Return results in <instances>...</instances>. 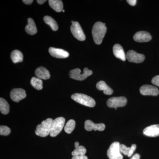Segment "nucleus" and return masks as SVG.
<instances>
[{
    "instance_id": "nucleus-1",
    "label": "nucleus",
    "mask_w": 159,
    "mask_h": 159,
    "mask_svg": "<svg viewBox=\"0 0 159 159\" xmlns=\"http://www.w3.org/2000/svg\"><path fill=\"white\" fill-rule=\"evenodd\" d=\"M107 32L105 24L101 22L95 23L92 30V34L95 43L97 45L102 43Z\"/></svg>"
},
{
    "instance_id": "nucleus-2",
    "label": "nucleus",
    "mask_w": 159,
    "mask_h": 159,
    "mask_svg": "<svg viewBox=\"0 0 159 159\" xmlns=\"http://www.w3.org/2000/svg\"><path fill=\"white\" fill-rule=\"evenodd\" d=\"M53 120L51 118H48L43 121L36 127L35 134L39 136L42 137H46L49 135L51 133V124Z\"/></svg>"
},
{
    "instance_id": "nucleus-3",
    "label": "nucleus",
    "mask_w": 159,
    "mask_h": 159,
    "mask_svg": "<svg viewBox=\"0 0 159 159\" xmlns=\"http://www.w3.org/2000/svg\"><path fill=\"white\" fill-rule=\"evenodd\" d=\"M71 98L82 105L93 107L96 105V102L93 98L90 97L81 93H75L71 96Z\"/></svg>"
},
{
    "instance_id": "nucleus-4",
    "label": "nucleus",
    "mask_w": 159,
    "mask_h": 159,
    "mask_svg": "<svg viewBox=\"0 0 159 159\" xmlns=\"http://www.w3.org/2000/svg\"><path fill=\"white\" fill-rule=\"evenodd\" d=\"M65 119L63 117H58L53 120L51 124L50 136L55 137L61 131L64 126Z\"/></svg>"
},
{
    "instance_id": "nucleus-5",
    "label": "nucleus",
    "mask_w": 159,
    "mask_h": 159,
    "mask_svg": "<svg viewBox=\"0 0 159 159\" xmlns=\"http://www.w3.org/2000/svg\"><path fill=\"white\" fill-rule=\"evenodd\" d=\"M93 74V71L89 70L87 68L84 70L83 74H81L80 69L77 68L71 70L70 72V77L72 79L77 80H83Z\"/></svg>"
},
{
    "instance_id": "nucleus-6",
    "label": "nucleus",
    "mask_w": 159,
    "mask_h": 159,
    "mask_svg": "<svg viewBox=\"0 0 159 159\" xmlns=\"http://www.w3.org/2000/svg\"><path fill=\"white\" fill-rule=\"evenodd\" d=\"M127 102V99L125 97H113L107 100V104L109 107L117 108L125 106Z\"/></svg>"
},
{
    "instance_id": "nucleus-7",
    "label": "nucleus",
    "mask_w": 159,
    "mask_h": 159,
    "mask_svg": "<svg viewBox=\"0 0 159 159\" xmlns=\"http://www.w3.org/2000/svg\"><path fill=\"white\" fill-rule=\"evenodd\" d=\"M70 30L74 37L78 40L82 41L85 39V34L79 23L74 22L71 26Z\"/></svg>"
},
{
    "instance_id": "nucleus-8",
    "label": "nucleus",
    "mask_w": 159,
    "mask_h": 159,
    "mask_svg": "<svg viewBox=\"0 0 159 159\" xmlns=\"http://www.w3.org/2000/svg\"><path fill=\"white\" fill-rule=\"evenodd\" d=\"M126 58L129 62L139 63L145 60V56L143 54H139L135 51L130 50L126 53Z\"/></svg>"
},
{
    "instance_id": "nucleus-9",
    "label": "nucleus",
    "mask_w": 159,
    "mask_h": 159,
    "mask_svg": "<svg viewBox=\"0 0 159 159\" xmlns=\"http://www.w3.org/2000/svg\"><path fill=\"white\" fill-rule=\"evenodd\" d=\"M141 94L144 96H157L158 95V89L154 86L145 84L142 86L140 89Z\"/></svg>"
},
{
    "instance_id": "nucleus-10",
    "label": "nucleus",
    "mask_w": 159,
    "mask_h": 159,
    "mask_svg": "<svg viewBox=\"0 0 159 159\" xmlns=\"http://www.w3.org/2000/svg\"><path fill=\"white\" fill-rule=\"evenodd\" d=\"M10 97L13 101L19 102L26 97V92L22 89H14L10 92Z\"/></svg>"
},
{
    "instance_id": "nucleus-11",
    "label": "nucleus",
    "mask_w": 159,
    "mask_h": 159,
    "mask_svg": "<svg viewBox=\"0 0 159 159\" xmlns=\"http://www.w3.org/2000/svg\"><path fill=\"white\" fill-rule=\"evenodd\" d=\"M120 145V143L117 142H114L111 144L107 151V156L109 158H113L121 154Z\"/></svg>"
},
{
    "instance_id": "nucleus-12",
    "label": "nucleus",
    "mask_w": 159,
    "mask_h": 159,
    "mask_svg": "<svg viewBox=\"0 0 159 159\" xmlns=\"http://www.w3.org/2000/svg\"><path fill=\"white\" fill-rule=\"evenodd\" d=\"M84 128L89 131L93 130L103 131L105 129V125L102 123L95 124L91 120H87L84 123Z\"/></svg>"
},
{
    "instance_id": "nucleus-13",
    "label": "nucleus",
    "mask_w": 159,
    "mask_h": 159,
    "mask_svg": "<svg viewBox=\"0 0 159 159\" xmlns=\"http://www.w3.org/2000/svg\"><path fill=\"white\" fill-rule=\"evenodd\" d=\"M133 38L137 42H147L151 40L152 36L147 31H140L134 35Z\"/></svg>"
},
{
    "instance_id": "nucleus-14",
    "label": "nucleus",
    "mask_w": 159,
    "mask_h": 159,
    "mask_svg": "<svg viewBox=\"0 0 159 159\" xmlns=\"http://www.w3.org/2000/svg\"><path fill=\"white\" fill-rule=\"evenodd\" d=\"M49 52L51 56L57 58H65L69 56V53L61 49L50 48Z\"/></svg>"
},
{
    "instance_id": "nucleus-15",
    "label": "nucleus",
    "mask_w": 159,
    "mask_h": 159,
    "mask_svg": "<svg viewBox=\"0 0 159 159\" xmlns=\"http://www.w3.org/2000/svg\"><path fill=\"white\" fill-rule=\"evenodd\" d=\"M143 134L146 136L156 137L159 136V125H152L144 129Z\"/></svg>"
},
{
    "instance_id": "nucleus-16",
    "label": "nucleus",
    "mask_w": 159,
    "mask_h": 159,
    "mask_svg": "<svg viewBox=\"0 0 159 159\" xmlns=\"http://www.w3.org/2000/svg\"><path fill=\"white\" fill-rule=\"evenodd\" d=\"M113 51L114 55L117 58L122 60L123 61H125L126 60V55L122 46L120 45L119 44H115L113 48Z\"/></svg>"
},
{
    "instance_id": "nucleus-17",
    "label": "nucleus",
    "mask_w": 159,
    "mask_h": 159,
    "mask_svg": "<svg viewBox=\"0 0 159 159\" xmlns=\"http://www.w3.org/2000/svg\"><path fill=\"white\" fill-rule=\"evenodd\" d=\"M35 75L37 78L45 80L49 79L51 77L49 71L42 66L39 67L35 70Z\"/></svg>"
},
{
    "instance_id": "nucleus-18",
    "label": "nucleus",
    "mask_w": 159,
    "mask_h": 159,
    "mask_svg": "<svg viewBox=\"0 0 159 159\" xmlns=\"http://www.w3.org/2000/svg\"><path fill=\"white\" fill-rule=\"evenodd\" d=\"M28 25L26 26L25 31L28 34L30 35H34L37 32V29L34 21L32 18L28 19Z\"/></svg>"
},
{
    "instance_id": "nucleus-19",
    "label": "nucleus",
    "mask_w": 159,
    "mask_h": 159,
    "mask_svg": "<svg viewBox=\"0 0 159 159\" xmlns=\"http://www.w3.org/2000/svg\"><path fill=\"white\" fill-rule=\"evenodd\" d=\"M97 88L98 90L102 91L106 95H111L113 93V91L110 88L104 81L101 80L97 83Z\"/></svg>"
},
{
    "instance_id": "nucleus-20",
    "label": "nucleus",
    "mask_w": 159,
    "mask_h": 159,
    "mask_svg": "<svg viewBox=\"0 0 159 159\" xmlns=\"http://www.w3.org/2000/svg\"><path fill=\"white\" fill-rule=\"evenodd\" d=\"M49 4L51 8L57 12H61L63 10V5L62 1L60 0H50Z\"/></svg>"
},
{
    "instance_id": "nucleus-21",
    "label": "nucleus",
    "mask_w": 159,
    "mask_h": 159,
    "mask_svg": "<svg viewBox=\"0 0 159 159\" xmlns=\"http://www.w3.org/2000/svg\"><path fill=\"white\" fill-rule=\"evenodd\" d=\"M11 58L14 63L22 62L23 61V54L18 50H14L11 53Z\"/></svg>"
},
{
    "instance_id": "nucleus-22",
    "label": "nucleus",
    "mask_w": 159,
    "mask_h": 159,
    "mask_svg": "<svg viewBox=\"0 0 159 159\" xmlns=\"http://www.w3.org/2000/svg\"><path fill=\"white\" fill-rule=\"evenodd\" d=\"M43 20L46 24L49 25L53 31H57L58 29V25L56 21L53 18L46 16L44 17Z\"/></svg>"
},
{
    "instance_id": "nucleus-23",
    "label": "nucleus",
    "mask_w": 159,
    "mask_h": 159,
    "mask_svg": "<svg viewBox=\"0 0 159 159\" xmlns=\"http://www.w3.org/2000/svg\"><path fill=\"white\" fill-rule=\"evenodd\" d=\"M0 111L4 115H7L9 112V104L6 99L2 98L0 99Z\"/></svg>"
},
{
    "instance_id": "nucleus-24",
    "label": "nucleus",
    "mask_w": 159,
    "mask_h": 159,
    "mask_svg": "<svg viewBox=\"0 0 159 159\" xmlns=\"http://www.w3.org/2000/svg\"><path fill=\"white\" fill-rule=\"evenodd\" d=\"M43 81L41 79L37 77H33L31 80V85L36 89L40 90L43 88Z\"/></svg>"
},
{
    "instance_id": "nucleus-25",
    "label": "nucleus",
    "mask_w": 159,
    "mask_h": 159,
    "mask_svg": "<svg viewBox=\"0 0 159 159\" xmlns=\"http://www.w3.org/2000/svg\"><path fill=\"white\" fill-rule=\"evenodd\" d=\"M76 122L73 119H70L66 123L64 127L65 131L66 133L71 134L75 128Z\"/></svg>"
},
{
    "instance_id": "nucleus-26",
    "label": "nucleus",
    "mask_w": 159,
    "mask_h": 159,
    "mask_svg": "<svg viewBox=\"0 0 159 159\" xmlns=\"http://www.w3.org/2000/svg\"><path fill=\"white\" fill-rule=\"evenodd\" d=\"M86 152V149L85 147L81 145H79L78 147H76L75 149L72 152V155L73 156L84 155Z\"/></svg>"
},
{
    "instance_id": "nucleus-27",
    "label": "nucleus",
    "mask_w": 159,
    "mask_h": 159,
    "mask_svg": "<svg viewBox=\"0 0 159 159\" xmlns=\"http://www.w3.org/2000/svg\"><path fill=\"white\" fill-rule=\"evenodd\" d=\"M11 133V129L8 126L1 125L0 126V134L1 135L8 136Z\"/></svg>"
},
{
    "instance_id": "nucleus-28",
    "label": "nucleus",
    "mask_w": 159,
    "mask_h": 159,
    "mask_svg": "<svg viewBox=\"0 0 159 159\" xmlns=\"http://www.w3.org/2000/svg\"><path fill=\"white\" fill-rule=\"evenodd\" d=\"M131 148L130 147H127L125 145H120V151L121 153H123L125 155L128 156L129 154V151H130Z\"/></svg>"
},
{
    "instance_id": "nucleus-29",
    "label": "nucleus",
    "mask_w": 159,
    "mask_h": 159,
    "mask_svg": "<svg viewBox=\"0 0 159 159\" xmlns=\"http://www.w3.org/2000/svg\"><path fill=\"white\" fill-rule=\"evenodd\" d=\"M152 83L159 87V75L155 76L152 80Z\"/></svg>"
},
{
    "instance_id": "nucleus-30",
    "label": "nucleus",
    "mask_w": 159,
    "mask_h": 159,
    "mask_svg": "<svg viewBox=\"0 0 159 159\" xmlns=\"http://www.w3.org/2000/svg\"><path fill=\"white\" fill-rule=\"evenodd\" d=\"M137 146L135 144H133L131 146L130 151H129V154L128 157H131L133 154L134 152L136 149Z\"/></svg>"
},
{
    "instance_id": "nucleus-31",
    "label": "nucleus",
    "mask_w": 159,
    "mask_h": 159,
    "mask_svg": "<svg viewBox=\"0 0 159 159\" xmlns=\"http://www.w3.org/2000/svg\"><path fill=\"white\" fill-rule=\"evenodd\" d=\"M72 159H88L87 157L85 155L75 156H73Z\"/></svg>"
},
{
    "instance_id": "nucleus-32",
    "label": "nucleus",
    "mask_w": 159,
    "mask_h": 159,
    "mask_svg": "<svg viewBox=\"0 0 159 159\" xmlns=\"http://www.w3.org/2000/svg\"><path fill=\"white\" fill-rule=\"evenodd\" d=\"M137 1L136 0H127V2L129 5L131 6H135Z\"/></svg>"
},
{
    "instance_id": "nucleus-33",
    "label": "nucleus",
    "mask_w": 159,
    "mask_h": 159,
    "mask_svg": "<svg viewBox=\"0 0 159 159\" xmlns=\"http://www.w3.org/2000/svg\"><path fill=\"white\" fill-rule=\"evenodd\" d=\"M23 3L26 4V5H31V3L33 2V0H24L23 1Z\"/></svg>"
},
{
    "instance_id": "nucleus-34",
    "label": "nucleus",
    "mask_w": 159,
    "mask_h": 159,
    "mask_svg": "<svg viewBox=\"0 0 159 159\" xmlns=\"http://www.w3.org/2000/svg\"><path fill=\"white\" fill-rule=\"evenodd\" d=\"M140 159V156L139 154L136 153L130 159Z\"/></svg>"
},
{
    "instance_id": "nucleus-35",
    "label": "nucleus",
    "mask_w": 159,
    "mask_h": 159,
    "mask_svg": "<svg viewBox=\"0 0 159 159\" xmlns=\"http://www.w3.org/2000/svg\"><path fill=\"white\" fill-rule=\"evenodd\" d=\"M46 1L45 0H37V2L38 4H39V5H42V4H44L45 2Z\"/></svg>"
},
{
    "instance_id": "nucleus-36",
    "label": "nucleus",
    "mask_w": 159,
    "mask_h": 159,
    "mask_svg": "<svg viewBox=\"0 0 159 159\" xmlns=\"http://www.w3.org/2000/svg\"><path fill=\"white\" fill-rule=\"evenodd\" d=\"M109 159H123V156L122 155L120 154V155H119V156L113 158H111Z\"/></svg>"
},
{
    "instance_id": "nucleus-37",
    "label": "nucleus",
    "mask_w": 159,
    "mask_h": 159,
    "mask_svg": "<svg viewBox=\"0 0 159 159\" xmlns=\"http://www.w3.org/2000/svg\"><path fill=\"white\" fill-rule=\"evenodd\" d=\"M78 146H79V142H75V148H76V147H78Z\"/></svg>"
},
{
    "instance_id": "nucleus-38",
    "label": "nucleus",
    "mask_w": 159,
    "mask_h": 159,
    "mask_svg": "<svg viewBox=\"0 0 159 159\" xmlns=\"http://www.w3.org/2000/svg\"><path fill=\"white\" fill-rule=\"evenodd\" d=\"M62 11H63V12H65V10H64V9H63V10H62Z\"/></svg>"
}]
</instances>
